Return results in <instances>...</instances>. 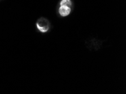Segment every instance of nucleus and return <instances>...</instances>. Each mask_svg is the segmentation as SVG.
<instances>
[{
	"mask_svg": "<svg viewBox=\"0 0 126 94\" xmlns=\"http://www.w3.org/2000/svg\"><path fill=\"white\" fill-rule=\"evenodd\" d=\"M59 12H60V14L61 16H66L70 14L71 12V9L70 7L67 6H61L60 9H59Z\"/></svg>",
	"mask_w": 126,
	"mask_h": 94,
	"instance_id": "f257e3e1",
	"label": "nucleus"
},
{
	"mask_svg": "<svg viewBox=\"0 0 126 94\" xmlns=\"http://www.w3.org/2000/svg\"><path fill=\"white\" fill-rule=\"evenodd\" d=\"M60 5L61 6H67L70 7L71 6V2L70 0H62V1L60 3Z\"/></svg>",
	"mask_w": 126,
	"mask_h": 94,
	"instance_id": "f03ea898",
	"label": "nucleus"
}]
</instances>
